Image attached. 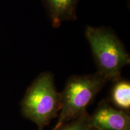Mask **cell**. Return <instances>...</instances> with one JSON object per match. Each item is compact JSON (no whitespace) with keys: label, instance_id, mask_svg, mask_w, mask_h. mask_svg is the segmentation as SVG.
<instances>
[{"label":"cell","instance_id":"cell-1","mask_svg":"<svg viewBox=\"0 0 130 130\" xmlns=\"http://www.w3.org/2000/svg\"><path fill=\"white\" fill-rule=\"evenodd\" d=\"M85 36L97 66L98 73L107 81L121 78L123 68L129 64L130 58L122 42L116 34L104 27H87Z\"/></svg>","mask_w":130,"mask_h":130},{"label":"cell","instance_id":"cell-2","mask_svg":"<svg viewBox=\"0 0 130 130\" xmlns=\"http://www.w3.org/2000/svg\"><path fill=\"white\" fill-rule=\"evenodd\" d=\"M21 112L26 119L43 130L58 116L61 109V95L57 90L53 74H40L27 89L21 103Z\"/></svg>","mask_w":130,"mask_h":130},{"label":"cell","instance_id":"cell-3","mask_svg":"<svg viewBox=\"0 0 130 130\" xmlns=\"http://www.w3.org/2000/svg\"><path fill=\"white\" fill-rule=\"evenodd\" d=\"M107 82L98 72L92 75L71 76L60 93V113L57 122L52 130H56L63 123L86 113L87 107Z\"/></svg>","mask_w":130,"mask_h":130},{"label":"cell","instance_id":"cell-4","mask_svg":"<svg viewBox=\"0 0 130 130\" xmlns=\"http://www.w3.org/2000/svg\"><path fill=\"white\" fill-rule=\"evenodd\" d=\"M89 123L96 130H130L129 113L115 108L106 100L102 101L89 115Z\"/></svg>","mask_w":130,"mask_h":130},{"label":"cell","instance_id":"cell-5","mask_svg":"<svg viewBox=\"0 0 130 130\" xmlns=\"http://www.w3.org/2000/svg\"><path fill=\"white\" fill-rule=\"evenodd\" d=\"M52 25L58 28L64 21L77 18L79 0H43Z\"/></svg>","mask_w":130,"mask_h":130},{"label":"cell","instance_id":"cell-6","mask_svg":"<svg viewBox=\"0 0 130 130\" xmlns=\"http://www.w3.org/2000/svg\"><path fill=\"white\" fill-rule=\"evenodd\" d=\"M111 104L119 110L129 113L130 110L129 81L119 79L115 81L110 95Z\"/></svg>","mask_w":130,"mask_h":130},{"label":"cell","instance_id":"cell-7","mask_svg":"<svg viewBox=\"0 0 130 130\" xmlns=\"http://www.w3.org/2000/svg\"><path fill=\"white\" fill-rule=\"evenodd\" d=\"M56 130H95L89 123V114L86 112L78 118L64 123Z\"/></svg>","mask_w":130,"mask_h":130},{"label":"cell","instance_id":"cell-8","mask_svg":"<svg viewBox=\"0 0 130 130\" xmlns=\"http://www.w3.org/2000/svg\"><path fill=\"white\" fill-rule=\"evenodd\" d=\"M95 130H96V129H95Z\"/></svg>","mask_w":130,"mask_h":130}]
</instances>
